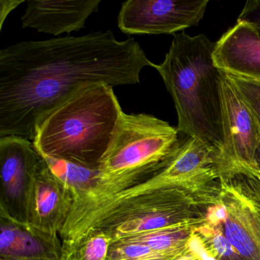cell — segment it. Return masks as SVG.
I'll list each match as a JSON object with an SVG mask.
<instances>
[{
    "label": "cell",
    "mask_w": 260,
    "mask_h": 260,
    "mask_svg": "<svg viewBox=\"0 0 260 260\" xmlns=\"http://www.w3.org/2000/svg\"><path fill=\"white\" fill-rule=\"evenodd\" d=\"M152 63L134 39L112 31L15 44L0 51V138L33 141L53 109L80 88L140 83Z\"/></svg>",
    "instance_id": "obj_1"
},
{
    "label": "cell",
    "mask_w": 260,
    "mask_h": 260,
    "mask_svg": "<svg viewBox=\"0 0 260 260\" xmlns=\"http://www.w3.org/2000/svg\"><path fill=\"white\" fill-rule=\"evenodd\" d=\"M177 127L153 115L121 112L110 144L100 162V179L74 198L61 231L78 223L117 193L153 176L173 156L182 140Z\"/></svg>",
    "instance_id": "obj_2"
},
{
    "label": "cell",
    "mask_w": 260,
    "mask_h": 260,
    "mask_svg": "<svg viewBox=\"0 0 260 260\" xmlns=\"http://www.w3.org/2000/svg\"><path fill=\"white\" fill-rule=\"evenodd\" d=\"M216 43L205 35H175L160 64V74L174 102L179 133L196 138L217 150L223 144L221 83L223 72L214 63Z\"/></svg>",
    "instance_id": "obj_3"
},
{
    "label": "cell",
    "mask_w": 260,
    "mask_h": 260,
    "mask_svg": "<svg viewBox=\"0 0 260 260\" xmlns=\"http://www.w3.org/2000/svg\"><path fill=\"white\" fill-rule=\"evenodd\" d=\"M121 112L113 87L83 86L42 119L33 145L40 156L99 169Z\"/></svg>",
    "instance_id": "obj_4"
},
{
    "label": "cell",
    "mask_w": 260,
    "mask_h": 260,
    "mask_svg": "<svg viewBox=\"0 0 260 260\" xmlns=\"http://www.w3.org/2000/svg\"><path fill=\"white\" fill-rule=\"evenodd\" d=\"M209 1L128 0L122 3L118 25L127 35H171L196 26Z\"/></svg>",
    "instance_id": "obj_5"
},
{
    "label": "cell",
    "mask_w": 260,
    "mask_h": 260,
    "mask_svg": "<svg viewBox=\"0 0 260 260\" xmlns=\"http://www.w3.org/2000/svg\"><path fill=\"white\" fill-rule=\"evenodd\" d=\"M221 95L223 144L219 154V177L234 167H253L260 144V124L224 73Z\"/></svg>",
    "instance_id": "obj_6"
},
{
    "label": "cell",
    "mask_w": 260,
    "mask_h": 260,
    "mask_svg": "<svg viewBox=\"0 0 260 260\" xmlns=\"http://www.w3.org/2000/svg\"><path fill=\"white\" fill-rule=\"evenodd\" d=\"M72 193L53 174L40 156L25 202V226L46 240L61 245L62 228L72 208Z\"/></svg>",
    "instance_id": "obj_7"
},
{
    "label": "cell",
    "mask_w": 260,
    "mask_h": 260,
    "mask_svg": "<svg viewBox=\"0 0 260 260\" xmlns=\"http://www.w3.org/2000/svg\"><path fill=\"white\" fill-rule=\"evenodd\" d=\"M40 155L22 137L0 138L1 218L25 226L27 192Z\"/></svg>",
    "instance_id": "obj_8"
},
{
    "label": "cell",
    "mask_w": 260,
    "mask_h": 260,
    "mask_svg": "<svg viewBox=\"0 0 260 260\" xmlns=\"http://www.w3.org/2000/svg\"><path fill=\"white\" fill-rule=\"evenodd\" d=\"M102 0H30L22 17V28L59 36L85 28Z\"/></svg>",
    "instance_id": "obj_9"
},
{
    "label": "cell",
    "mask_w": 260,
    "mask_h": 260,
    "mask_svg": "<svg viewBox=\"0 0 260 260\" xmlns=\"http://www.w3.org/2000/svg\"><path fill=\"white\" fill-rule=\"evenodd\" d=\"M214 63L228 75L260 81V37L246 22H237L216 42Z\"/></svg>",
    "instance_id": "obj_10"
},
{
    "label": "cell",
    "mask_w": 260,
    "mask_h": 260,
    "mask_svg": "<svg viewBox=\"0 0 260 260\" xmlns=\"http://www.w3.org/2000/svg\"><path fill=\"white\" fill-rule=\"evenodd\" d=\"M220 180L223 231L245 260H260V222L247 202L226 181Z\"/></svg>",
    "instance_id": "obj_11"
},
{
    "label": "cell",
    "mask_w": 260,
    "mask_h": 260,
    "mask_svg": "<svg viewBox=\"0 0 260 260\" xmlns=\"http://www.w3.org/2000/svg\"><path fill=\"white\" fill-rule=\"evenodd\" d=\"M61 245L52 243L26 226L2 219L0 259L60 260Z\"/></svg>",
    "instance_id": "obj_12"
},
{
    "label": "cell",
    "mask_w": 260,
    "mask_h": 260,
    "mask_svg": "<svg viewBox=\"0 0 260 260\" xmlns=\"http://www.w3.org/2000/svg\"><path fill=\"white\" fill-rule=\"evenodd\" d=\"M223 208L220 202L206 209V220L194 228V235L212 260H245L223 231Z\"/></svg>",
    "instance_id": "obj_13"
},
{
    "label": "cell",
    "mask_w": 260,
    "mask_h": 260,
    "mask_svg": "<svg viewBox=\"0 0 260 260\" xmlns=\"http://www.w3.org/2000/svg\"><path fill=\"white\" fill-rule=\"evenodd\" d=\"M205 220L206 214L205 217L191 221L126 237L113 243H139L160 252H182L188 247L194 228L205 222Z\"/></svg>",
    "instance_id": "obj_14"
},
{
    "label": "cell",
    "mask_w": 260,
    "mask_h": 260,
    "mask_svg": "<svg viewBox=\"0 0 260 260\" xmlns=\"http://www.w3.org/2000/svg\"><path fill=\"white\" fill-rule=\"evenodd\" d=\"M42 157L53 174L72 193L73 198L89 191L100 182L99 169L88 168L64 159Z\"/></svg>",
    "instance_id": "obj_15"
},
{
    "label": "cell",
    "mask_w": 260,
    "mask_h": 260,
    "mask_svg": "<svg viewBox=\"0 0 260 260\" xmlns=\"http://www.w3.org/2000/svg\"><path fill=\"white\" fill-rule=\"evenodd\" d=\"M247 202L260 222V180L246 167H237L220 176Z\"/></svg>",
    "instance_id": "obj_16"
},
{
    "label": "cell",
    "mask_w": 260,
    "mask_h": 260,
    "mask_svg": "<svg viewBox=\"0 0 260 260\" xmlns=\"http://www.w3.org/2000/svg\"><path fill=\"white\" fill-rule=\"evenodd\" d=\"M111 244L108 234L98 233L74 247L62 249L60 260H106Z\"/></svg>",
    "instance_id": "obj_17"
},
{
    "label": "cell",
    "mask_w": 260,
    "mask_h": 260,
    "mask_svg": "<svg viewBox=\"0 0 260 260\" xmlns=\"http://www.w3.org/2000/svg\"><path fill=\"white\" fill-rule=\"evenodd\" d=\"M183 252H160L139 243L116 242L111 244L106 260H173Z\"/></svg>",
    "instance_id": "obj_18"
},
{
    "label": "cell",
    "mask_w": 260,
    "mask_h": 260,
    "mask_svg": "<svg viewBox=\"0 0 260 260\" xmlns=\"http://www.w3.org/2000/svg\"><path fill=\"white\" fill-rule=\"evenodd\" d=\"M226 75L252 110L260 124V81L234 77L228 74Z\"/></svg>",
    "instance_id": "obj_19"
},
{
    "label": "cell",
    "mask_w": 260,
    "mask_h": 260,
    "mask_svg": "<svg viewBox=\"0 0 260 260\" xmlns=\"http://www.w3.org/2000/svg\"><path fill=\"white\" fill-rule=\"evenodd\" d=\"M246 22L255 28L260 37V0H251L245 4L237 22Z\"/></svg>",
    "instance_id": "obj_20"
},
{
    "label": "cell",
    "mask_w": 260,
    "mask_h": 260,
    "mask_svg": "<svg viewBox=\"0 0 260 260\" xmlns=\"http://www.w3.org/2000/svg\"><path fill=\"white\" fill-rule=\"evenodd\" d=\"M24 2H25L24 0H1L0 1V29L2 30L4 22L9 15Z\"/></svg>",
    "instance_id": "obj_21"
},
{
    "label": "cell",
    "mask_w": 260,
    "mask_h": 260,
    "mask_svg": "<svg viewBox=\"0 0 260 260\" xmlns=\"http://www.w3.org/2000/svg\"><path fill=\"white\" fill-rule=\"evenodd\" d=\"M246 168L249 169L251 171L253 172L255 176L260 180V144L258 146V149H257L256 152H255V156H254L253 167H252V168L251 167H246Z\"/></svg>",
    "instance_id": "obj_22"
},
{
    "label": "cell",
    "mask_w": 260,
    "mask_h": 260,
    "mask_svg": "<svg viewBox=\"0 0 260 260\" xmlns=\"http://www.w3.org/2000/svg\"><path fill=\"white\" fill-rule=\"evenodd\" d=\"M1 260H4V259H1Z\"/></svg>",
    "instance_id": "obj_23"
}]
</instances>
